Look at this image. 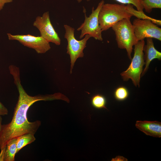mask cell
Instances as JSON below:
<instances>
[{
    "label": "cell",
    "instance_id": "1",
    "mask_svg": "<svg viewBox=\"0 0 161 161\" xmlns=\"http://www.w3.org/2000/svg\"><path fill=\"white\" fill-rule=\"evenodd\" d=\"M10 73L19 93L18 100L15 108L13 115L10 123L2 125L0 131V149H3L10 140L17 138L26 133L35 134L41 125L40 121L30 122L27 117V111L34 103L41 100H59L58 93L45 95L31 96L27 94L22 86L20 79L19 70L12 69Z\"/></svg>",
    "mask_w": 161,
    "mask_h": 161
},
{
    "label": "cell",
    "instance_id": "2",
    "mask_svg": "<svg viewBox=\"0 0 161 161\" xmlns=\"http://www.w3.org/2000/svg\"><path fill=\"white\" fill-rule=\"evenodd\" d=\"M130 19H123L114 24L112 28L115 33L118 47L120 49H125L129 58L131 60L133 47L138 41Z\"/></svg>",
    "mask_w": 161,
    "mask_h": 161
},
{
    "label": "cell",
    "instance_id": "3",
    "mask_svg": "<svg viewBox=\"0 0 161 161\" xmlns=\"http://www.w3.org/2000/svg\"><path fill=\"white\" fill-rule=\"evenodd\" d=\"M132 16L124 4L104 3L99 13V22L103 31L108 30L121 20L131 18Z\"/></svg>",
    "mask_w": 161,
    "mask_h": 161
},
{
    "label": "cell",
    "instance_id": "4",
    "mask_svg": "<svg viewBox=\"0 0 161 161\" xmlns=\"http://www.w3.org/2000/svg\"><path fill=\"white\" fill-rule=\"evenodd\" d=\"M144 45L143 40L138 41L134 45V53L131 62L127 69L120 74L123 81L131 79L136 87L140 86L141 74L145 64L143 50Z\"/></svg>",
    "mask_w": 161,
    "mask_h": 161
},
{
    "label": "cell",
    "instance_id": "5",
    "mask_svg": "<svg viewBox=\"0 0 161 161\" xmlns=\"http://www.w3.org/2000/svg\"><path fill=\"white\" fill-rule=\"evenodd\" d=\"M64 27L65 31L64 37L67 41V53L69 55L70 59V73L71 74L77 60L83 57V50L86 47L87 41L91 37L86 34L83 39L78 40L75 37L74 28L67 24H64Z\"/></svg>",
    "mask_w": 161,
    "mask_h": 161
},
{
    "label": "cell",
    "instance_id": "6",
    "mask_svg": "<svg viewBox=\"0 0 161 161\" xmlns=\"http://www.w3.org/2000/svg\"><path fill=\"white\" fill-rule=\"evenodd\" d=\"M104 2V0H101L95 10L93 7L92 13L89 17L87 16L85 11L84 21L77 30L78 31H81L80 39L82 38L85 35L88 34L96 40L101 41L103 40L102 35V31L99 22L98 15Z\"/></svg>",
    "mask_w": 161,
    "mask_h": 161
},
{
    "label": "cell",
    "instance_id": "7",
    "mask_svg": "<svg viewBox=\"0 0 161 161\" xmlns=\"http://www.w3.org/2000/svg\"><path fill=\"white\" fill-rule=\"evenodd\" d=\"M132 25L138 41L147 38L161 41V28L151 21L137 18L133 20Z\"/></svg>",
    "mask_w": 161,
    "mask_h": 161
},
{
    "label": "cell",
    "instance_id": "8",
    "mask_svg": "<svg viewBox=\"0 0 161 161\" xmlns=\"http://www.w3.org/2000/svg\"><path fill=\"white\" fill-rule=\"evenodd\" d=\"M33 25L39 31L40 36L48 42L60 45L61 39L51 23L49 11L44 12L41 16H37Z\"/></svg>",
    "mask_w": 161,
    "mask_h": 161
},
{
    "label": "cell",
    "instance_id": "9",
    "mask_svg": "<svg viewBox=\"0 0 161 161\" xmlns=\"http://www.w3.org/2000/svg\"><path fill=\"white\" fill-rule=\"evenodd\" d=\"M10 40L18 41L24 46L34 49L38 54H44L51 49L49 43L41 36H36L30 34L13 35L7 33Z\"/></svg>",
    "mask_w": 161,
    "mask_h": 161
},
{
    "label": "cell",
    "instance_id": "10",
    "mask_svg": "<svg viewBox=\"0 0 161 161\" xmlns=\"http://www.w3.org/2000/svg\"><path fill=\"white\" fill-rule=\"evenodd\" d=\"M137 128L148 135L154 137H161V123L158 121H137Z\"/></svg>",
    "mask_w": 161,
    "mask_h": 161
},
{
    "label": "cell",
    "instance_id": "11",
    "mask_svg": "<svg viewBox=\"0 0 161 161\" xmlns=\"http://www.w3.org/2000/svg\"><path fill=\"white\" fill-rule=\"evenodd\" d=\"M146 44L144 45L143 50L144 52V60L145 61V67L143 71L142 76H143L147 71L149 65L151 61L155 59L160 60L161 59V52L155 48L152 38H146Z\"/></svg>",
    "mask_w": 161,
    "mask_h": 161
},
{
    "label": "cell",
    "instance_id": "12",
    "mask_svg": "<svg viewBox=\"0 0 161 161\" xmlns=\"http://www.w3.org/2000/svg\"><path fill=\"white\" fill-rule=\"evenodd\" d=\"M17 138H12L7 143L5 147L1 150L0 161H14L17 151Z\"/></svg>",
    "mask_w": 161,
    "mask_h": 161
},
{
    "label": "cell",
    "instance_id": "13",
    "mask_svg": "<svg viewBox=\"0 0 161 161\" xmlns=\"http://www.w3.org/2000/svg\"><path fill=\"white\" fill-rule=\"evenodd\" d=\"M126 6L127 10L132 15V16H135L138 19L151 20L156 25L161 26L160 20H157L147 16L144 13L143 11L141 12L136 10L134 9V6L132 4H128Z\"/></svg>",
    "mask_w": 161,
    "mask_h": 161
},
{
    "label": "cell",
    "instance_id": "14",
    "mask_svg": "<svg viewBox=\"0 0 161 161\" xmlns=\"http://www.w3.org/2000/svg\"><path fill=\"white\" fill-rule=\"evenodd\" d=\"M35 140L34 134L26 133L17 137V153L24 147L30 144Z\"/></svg>",
    "mask_w": 161,
    "mask_h": 161
},
{
    "label": "cell",
    "instance_id": "15",
    "mask_svg": "<svg viewBox=\"0 0 161 161\" xmlns=\"http://www.w3.org/2000/svg\"><path fill=\"white\" fill-rule=\"evenodd\" d=\"M140 2L148 13H150L153 9L161 8V0H140Z\"/></svg>",
    "mask_w": 161,
    "mask_h": 161
},
{
    "label": "cell",
    "instance_id": "16",
    "mask_svg": "<svg viewBox=\"0 0 161 161\" xmlns=\"http://www.w3.org/2000/svg\"><path fill=\"white\" fill-rule=\"evenodd\" d=\"M91 104L97 109H106V100L103 95L97 94L94 95L91 98Z\"/></svg>",
    "mask_w": 161,
    "mask_h": 161
},
{
    "label": "cell",
    "instance_id": "17",
    "mask_svg": "<svg viewBox=\"0 0 161 161\" xmlns=\"http://www.w3.org/2000/svg\"><path fill=\"white\" fill-rule=\"evenodd\" d=\"M114 95L117 100L123 101L127 98L129 95V92L126 87L120 86L116 89L114 92Z\"/></svg>",
    "mask_w": 161,
    "mask_h": 161
},
{
    "label": "cell",
    "instance_id": "18",
    "mask_svg": "<svg viewBox=\"0 0 161 161\" xmlns=\"http://www.w3.org/2000/svg\"><path fill=\"white\" fill-rule=\"evenodd\" d=\"M122 4H131L134 6L137 10L143 12V7L140 2V0H114Z\"/></svg>",
    "mask_w": 161,
    "mask_h": 161
},
{
    "label": "cell",
    "instance_id": "19",
    "mask_svg": "<svg viewBox=\"0 0 161 161\" xmlns=\"http://www.w3.org/2000/svg\"><path fill=\"white\" fill-rule=\"evenodd\" d=\"M8 113L7 109L0 101V115H7Z\"/></svg>",
    "mask_w": 161,
    "mask_h": 161
},
{
    "label": "cell",
    "instance_id": "20",
    "mask_svg": "<svg viewBox=\"0 0 161 161\" xmlns=\"http://www.w3.org/2000/svg\"><path fill=\"white\" fill-rule=\"evenodd\" d=\"M13 0H0V11L1 10L6 4L12 2Z\"/></svg>",
    "mask_w": 161,
    "mask_h": 161
},
{
    "label": "cell",
    "instance_id": "21",
    "mask_svg": "<svg viewBox=\"0 0 161 161\" xmlns=\"http://www.w3.org/2000/svg\"><path fill=\"white\" fill-rule=\"evenodd\" d=\"M112 161H127V160L123 157L117 156L115 158H112Z\"/></svg>",
    "mask_w": 161,
    "mask_h": 161
},
{
    "label": "cell",
    "instance_id": "22",
    "mask_svg": "<svg viewBox=\"0 0 161 161\" xmlns=\"http://www.w3.org/2000/svg\"><path fill=\"white\" fill-rule=\"evenodd\" d=\"M2 118L1 117V115H0V131L1 130V126H2Z\"/></svg>",
    "mask_w": 161,
    "mask_h": 161
},
{
    "label": "cell",
    "instance_id": "23",
    "mask_svg": "<svg viewBox=\"0 0 161 161\" xmlns=\"http://www.w3.org/2000/svg\"><path fill=\"white\" fill-rule=\"evenodd\" d=\"M78 2V3H80L81 2L82 0H76Z\"/></svg>",
    "mask_w": 161,
    "mask_h": 161
},
{
    "label": "cell",
    "instance_id": "24",
    "mask_svg": "<svg viewBox=\"0 0 161 161\" xmlns=\"http://www.w3.org/2000/svg\"><path fill=\"white\" fill-rule=\"evenodd\" d=\"M90 0H86V1H90Z\"/></svg>",
    "mask_w": 161,
    "mask_h": 161
}]
</instances>
